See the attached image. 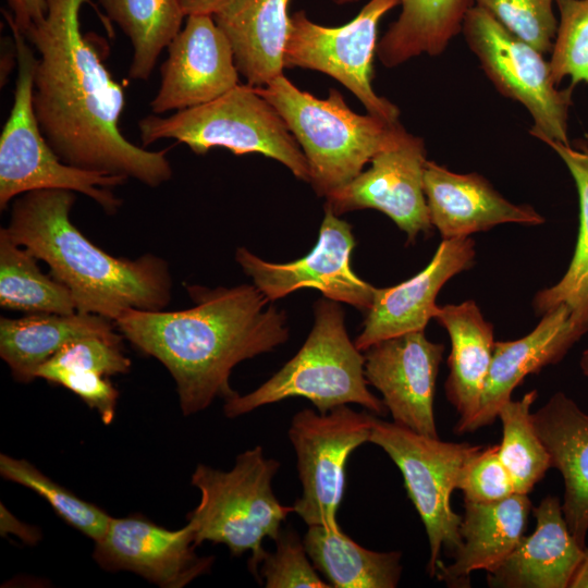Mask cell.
Returning <instances> with one entry per match:
<instances>
[{"label":"cell","instance_id":"obj_1","mask_svg":"<svg viewBox=\"0 0 588 588\" xmlns=\"http://www.w3.org/2000/svg\"><path fill=\"white\" fill-rule=\"evenodd\" d=\"M46 2V16L24 37L39 57L33 103L48 144L61 160L81 169L135 179L149 187L170 181L168 149L147 150L120 131L123 87L103 64L89 35L81 30V8L91 1Z\"/></svg>","mask_w":588,"mask_h":588},{"label":"cell","instance_id":"obj_2","mask_svg":"<svg viewBox=\"0 0 588 588\" xmlns=\"http://www.w3.org/2000/svg\"><path fill=\"white\" fill-rule=\"evenodd\" d=\"M187 291L195 302L192 308L128 309L114 321L134 347L168 369L184 416L206 409L217 397L235 396L233 368L289 338L285 311L269 304L254 284L193 285Z\"/></svg>","mask_w":588,"mask_h":588},{"label":"cell","instance_id":"obj_3","mask_svg":"<svg viewBox=\"0 0 588 588\" xmlns=\"http://www.w3.org/2000/svg\"><path fill=\"white\" fill-rule=\"evenodd\" d=\"M76 197L65 189L17 196L7 226L11 240L46 262L72 293L76 311L113 322L128 309L162 310L171 301L168 262L152 254L114 257L89 241L71 221Z\"/></svg>","mask_w":588,"mask_h":588},{"label":"cell","instance_id":"obj_4","mask_svg":"<svg viewBox=\"0 0 588 588\" xmlns=\"http://www.w3.org/2000/svg\"><path fill=\"white\" fill-rule=\"evenodd\" d=\"M351 341L339 302L322 298L315 304V323L304 345L259 388L225 401L228 418L253 412L289 397H305L319 413L355 403L383 416L387 407L368 389L365 356Z\"/></svg>","mask_w":588,"mask_h":588},{"label":"cell","instance_id":"obj_5","mask_svg":"<svg viewBox=\"0 0 588 588\" xmlns=\"http://www.w3.org/2000/svg\"><path fill=\"white\" fill-rule=\"evenodd\" d=\"M255 88L278 110L299 144L308 163V183L321 197L354 180L397 123L354 112L333 88L327 98H317L284 74Z\"/></svg>","mask_w":588,"mask_h":588},{"label":"cell","instance_id":"obj_6","mask_svg":"<svg viewBox=\"0 0 588 588\" xmlns=\"http://www.w3.org/2000/svg\"><path fill=\"white\" fill-rule=\"evenodd\" d=\"M280 467L266 458L257 445L237 455L230 470L197 465L191 482L200 491V502L187 515L195 546L205 541L223 543L233 556L252 553L248 568L259 580L266 538L277 540L281 525L293 506L282 505L271 482Z\"/></svg>","mask_w":588,"mask_h":588},{"label":"cell","instance_id":"obj_7","mask_svg":"<svg viewBox=\"0 0 588 588\" xmlns=\"http://www.w3.org/2000/svg\"><path fill=\"white\" fill-rule=\"evenodd\" d=\"M144 147L171 138L194 154L223 147L234 155L260 154L309 181L306 157L278 110L248 84H238L217 99L168 117L149 114L138 121Z\"/></svg>","mask_w":588,"mask_h":588},{"label":"cell","instance_id":"obj_8","mask_svg":"<svg viewBox=\"0 0 588 588\" xmlns=\"http://www.w3.org/2000/svg\"><path fill=\"white\" fill-rule=\"evenodd\" d=\"M16 47L17 77L13 105L0 136V208L17 196L38 189H65L86 195L108 215L121 199L112 188L127 179L65 163L42 135L34 110L33 91L37 58L28 41L8 23Z\"/></svg>","mask_w":588,"mask_h":588},{"label":"cell","instance_id":"obj_9","mask_svg":"<svg viewBox=\"0 0 588 588\" xmlns=\"http://www.w3.org/2000/svg\"><path fill=\"white\" fill-rule=\"evenodd\" d=\"M369 442L381 448L402 473L426 529L430 548L427 572L434 577L442 549L454 555L462 544V516L452 510L450 500L463 466L482 445L441 441L378 418Z\"/></svg>","mask_w":588,"mask_h":588},{"label":"cell","instance_id":"obj_10","mask_svg":"<svg viewBox=\"0 0 588 588\" xmlns=\"http://www.w3.org/2000/svg\"><path fill=\"white\" fill-rule=\"evenodd\" d=\"M462 30L497 89L531 114L530 134L542 142L569 143L567 120L573 87L556 88L550 62L542 53L477 5L467 11Z\"/></svg>","mask_w":588,"mask_h":588},{"label":"cell","instance_id":"obj_11","mask_svg":"<svg viewBox=\"0 0 588 588\" xmlns=\"http://www.w3.org/2000/svg\"><path fill=\"white\" fill-rule=\"evenodd\" d=\"M377 417L340 405L327 413H296L289 438L297 457L302 494L292 505L307 526L336 528L350 455L369 442Z\"/></svg>","mask_w":588,"mask_h":588},{"label":"cell","instance_id":"obj_12","mask_svg":"<svg viewBox=\"0 0 588 588\" xmlns=\"http://www.w3.org/2000/svg\"><path fill=\"white\" fill-rule=\"evenodd\" d=\"M401 0H369L356 17L338 27L310 21L304 11L290 16L283 53L284 69L302 68L330 75L364 105L367 112L389 123L399 122V108L372 88L377 27Z\"/></svg>","mask_w":588,"mask_h":588},{"label":"cell","instance_id":"obj_13","mask_svg":"<svg viewBox=\"0 0 588 588\" xmlns=\"http://www.w3.org/2000/svg\"><path fill=\"white\" fill-rule=\"evenodd\" d=\"M342 188L326 197L334 215L357 209H377L391 218L414 243L432 226L424 191L426 148L424 140L397 122L384 146Z\"/></svg>","mask_w":588,"mask_h":588},{"label":"cell","instance_id":"obj_14","mask_svg":"<svg viewBox=\"0 0 588 588\" xmlns=\"http://www.w3.org/2000/svg\"><path fill=\"white\" fill-rule=\"evenodd\" d=\"M354 246L352 226L324 206L318 241L306 256L286 264H274L240 247L235 259L270 302L298 289L311 287L327 298L350 304L367 313L376 287L360 279L351 268L350 258Z\"/></svg>","mask_w":588,"mask_h":588},{"label":"cell","instance_id":"obj_15","mask_svg":"<svg viewBox=\"0 0 588 588\" xmlns=\"http://www.w3.org/2000/svg\"><path fill=\"white\" fill-rule=\"evenodd\" d=\"M167 48L160 86L150 101L154 114L210 102L240 84L232 46L212 15H187Z\"/></svg>","mask_w":588,"mask_h":588},{"label":"cell","instance_id":"obj_16","mask_svg":"<svg viewBox=\"0 0 588 588\" xmlns=\"http://www.w3.org/2000/svg\"><path fill=\"white\" fill-rule=\"evenodd\" d=\"M365 377L382 394L393 422L438 438L433 402L444 345L422 331L378 342L365 351Z\"/></svg>","mask_w":588,"mask_h":588},{"label":"cell","instance_id":"obj_17","mask_svg":"<svg viewBox=\"0 0 588 588\" xmlns=\"http://www.w3.org/2000/svg\"><path fill=\"white\" fill-rule=\"evenodd\" d=\"M195 547L189 523L170 530L139 515L111 517L93 558L107 571H128L162 588H182L213 562L212 556L196 555Z\"/></svg>","mask_w":588,"mask_h":588},{"label":"cell","instance_id":"obj_18","mask_svg":"<svg viewBox=\"0 0 588 588\" xmlns=\"http://www.w3.org/2000/svg\"><path fill=\"white\" fill-rule=\"evenodd\" d=\"M587 332L588 303L578 307L560 304L544 313L527 335L495 342L480 406L466 432L490 426L526 376L559 363Z\"/></svg>","mask_w":588,"mask_h":588},{"label":"cell","instance_id":"obj_19","mask_svg":"<svg viewBox=\"0 0 588 588\" xmlns=\"http://www.w3.org/2000/svg\"><path fill=\"white\" fill-rule=\"evenodd\" d=\"M474 257V241L469 236L446 238L419 273L394 286L376 287L363 330L354 342L356 347L366 351L383 340L422 331L434 318L440 289L452 277L468 269Z\"/></svg>","mask_w":588,"mask_h":588},{"label":"cell","instance_id":"obj_20","mask_svg":"<svg viewBox=\"0 0 588 588\" xmlns=\"http://www.w3.org/2000/svg\"><path fill=\"white\" fill-rule=\"evenodd\" d=\"M424 191L431 224L443 240L467 237L502 223L538 225L544 219L528 205H515L477 173L458 174L426 162Z\"/></svg>","mask_w":588,"mask_h":588},{"label":"cell","instance_id":"obj_21","mask_svg":"<svg viewBox=\"0 0 588 588\" xmlns=\"http://www.w3.org/2000/svg\"><path fill=\"white\" fill-rule=\"evenodd\" d=\"M532 514L534 532L523 536L511 555L488 573L490 587L568 588L585 548L572 535L559 498L547 495Z\"/></svg>","mask_w":588,"mask_h":588},{"label":"cell","instance_id":"obj_22","mask_svg":"<svg viewBox=\"0 0 588 588\" xmlns=\"http://www.w3.org/2000/svg\"><path fill=\"white\" fill-rule=\"evenodd\" d=\"M536 430L547 448L551 468L564 481L562 511L581 547L588 532V414L563 392L554 393L532 413Z\"/></svg>","mask_w":588,"mask_h":588},{"label":"cell","instance_id":"obj_23","mask_svg":"<svg viewBox=\"0 0 588 588\" xmlns=\"http://www.w3.org/2000/svg\"><path fill=\"white\" fill-rule=\"evenodd\" d=\"M460 526L462 544L450 565H438L436 577L451 587L468 586L475 571L490 573L514 551L531 510L528 494L513 493L489 503L465 502Z\"/></svg>","mask_w":588,"mask_h":588},{"label":"cell","instance_id":"obj_24","mask_svg":"<svg viewBox=\"0 0 588 588\" xmlns=\"http://www.w3.org/2000/svg\"><path fill=\"white\" fill-rule=\"evenodd\" d=\"M290 0H233L213 20L226 35L240 75L255 87L283 74Z\"/></svg>","mask_w":588,"mask_h":588},{"label":"cell","instance_id":"obj_25","mask_svg":"<svg viewBox=\"0 0 588 588\" xmlns=\"http://www.w3.org/2000/svg\"><path fill=\"white\" fill-rule=\"evenodd\" d=\"M434 318L450 335L445 393L460 416L454 431L464 433L480 406L495 343L493 327L473 301L438 306Z\"/></svg>","mask_w":588,"mask_h":588},{"label":"cell","instance_id":"obj_26","mask_svg":"<svg viewBox=\"0 0 588 588\" xmlns=\"http://www.w3.org/2000/svg\"><path fill=\"white\" fill-rule=\"evenodd\" d=\"M112 320L95 314H30L0 319V356L13 378L23 383L36 379L37 369L72 341L85 336L121 340Z\"/></svg>","mask_w":588,"mask_h":588},{"label":"cell","instance_id":"obj_27","mask_svg":"<svg viewBox=\"0 0 588 588\" xmlns=\"http://www.w3.org/2000/svg\"><path fill=\"white\" fill-rule=\"evenodd\" d=\"M336 4L357 0H332ZM402 11L377 45L387 68L397 66L422 53L438 56L462 30L473 0H401Z\"/></svg>","mask_w":588,"mask_h":588},{"label":"cell","instance_id":"obj_28","mask_svg":"<svg viewBox=\"0 0 588 588\" xmlns=\"http://www.w3.org/2000/svg\"><path fill=\"white\" fill-rule=\"evenodd\" d=\"M317 568L335 588H394L399 585L402 565L397 551L368 550L340 527L308 526L303 539Z\"/></svg>","mask_w":588,"mask_h":588},{"label":"cell","instance_id":"obj_29","mask_svg":"<svg viewBox=\"0 0 588 588\" xmlns=\"http://www.w3.org/2000/svg\"><path fill=\"white\" fill-rule=\"evenodd\" d=\"M109 22L128 37L133 56L128 77L147 81L161 51L182 29L180 0H98Z\"/></svg>","mask_w":588,"mask_h":588},{"label":"cell","instance_id":"obj_30","mask_svg":"<svg viewBox=\"0 0 588 588\" xmlns=\"http://www.w3.org/2000/svg\"><path fill=\"white\" fill-rule=\"evenodd\" d=\"M37 260L0 229V306L27 315L76 313L71 291L42 273Z\"/></svg>","mask_w":588,"mask_h":588},{"label":"cell","instance_id":"obj_31","mask_svg":"<svg viewBox=\"0 0 588 588\" xmlns=\"http://www.w3.org/2000/svg\"><path fill=\"white\" fill-rule=\"evenodd\" d=\"M568 168L579 196V232L574 256L567 271L554 285L540 291L534 306L543 315L560 304L573 307L588 303V135L574 146L569 143L544 140Z\"/></svg>","mask_w":588,"mask_h":588},{"label":"cell","instance_id":"obj_32","mask_svg":"<svg viewBox=\"0 0 588 588\" xmlns=\"http://www.w3.org/2000/svg\"><path fill=\"white\" fill-rule=\"evenodd\" d=\"M537 391L506 402L499 411L502 440L499 455L516 493L528 494L551 468V458L532 419L531 405Z\"/></svg>","mask_w":588,"mask_h":588},{"label":"cell","instance_id":"obj_33","mask_svg":"<svg viewBox=\"0 0 588 588\" xmlns=\"http://www.w3.org/2000/svg\"><path fill=\"white\" fill-rule=\"evenodd\" d=\"M0 474L45 499L66 524L95 542L107 531L111 517L97 505L86 502L60 486L25 460L0 455Z\"/></svg>","mask_w":588,"mask_h":588},{"label":"cell","instance_id":"obj_34","mask_svg":"<svg viewBox=\"0 0 588 588\" xmlns=\"http://www.w3.org/2000/svg\"><path fill=\"white\" fill-rule=\"evenodd\" d=\"M560 22L550 62L555 85L571 77L572 87L588 84V0H556Z\"/></svg>","mask_w":588,"mask_h":588},{"label":"cell","instance_id":"obj_35","mask_svg":"<svg viewBox=\"0 0 588 588\" xmlns=\"http://www.w3.org/2000/svg\"><path fill=\"white\" fill-rule=\"evenodd\" d=\"M553 0H473L541 53L552 51L558 25Z\"/></svg>","mask_w":588,"mask_h":588},{"label":"cell","instance_id":"obj_36","mask_svg":"<svg viewBox=\"0 0 588 588\" xmlns=\"http://www.w3.org/2000/svg\"><path fill=\"white\" fill-rule=\"evenodd\" d=\"M277 549L267 552L259 569V581L267 588L331 587L313 564L303 540L294 530H281Z\"/></svg>","mask_w":588,"mask_h":588},{"label":"cell","instance_id":"obj_37","mask_svg":"<svg viewBox=\"0 0 588 588\" xmlns=\"http://www.w3.org/2000/svg\"><path fill=\"white\" fill-rule=\"evenodd\" d=\"M131 360L121 348V340L85 336L70 342L36 371L71 370L97 372L102 376L127 373Z\"/></svg>","mask_w":588,"mask_h":588},{"label":"cell","instance_id":"obj_38","mask_svg":"<svg viewBox=\"0 0 588 588\" xmlns=\"http://www.w3.org/2000/svg\"><path fill=\"white\" fill-rule=\"evenodd\" d=\"M456 489L465 502L489 503L503 500L515 493L512 479L504 467L499 444L482 446L463 466Z\"/></svg>","mask_w":588,"mask_h":588},{"label":"cell","instance_id":"obj_39","mask_svg":"<svg viewBox=\"0 0 588 588\" xmlns=\"http://www.w3.org/2000/svg\"><path fill=\"white\" fill-rule=\"evenodd\" d=\"M37 378L72 391L99 414L105 425L112 422L119 392L106 376L87 371L47 370L39 372Z\"/></svg>","mask_w":588,"mask_h":588},{"label":"cell","instance_id":"obj_40","mask_svg":"<svg viewBox=\"0 0 588 588\" xmlns=\"http://www.w3.org/2000/svg\"><path fill=\"white\" fill-rule=\"evenodd\" d=\"M9 11H3L7 22L11 23L22 35L35 23L41 21L47 13L46 0H7Z\"/></svg>","mask_w":588,"mask_h":588},{"label":"cell","instance_id":"obj_41","mask_svg":"<svg viewBox=\"0 0 588 588\" xmlns=\"http://www.w3.org/2000/svg\"><path fill=\"white\" fill-rule=\"evenodd\" d=\"M0 514L1 535L13 534L28 544L40 540V531L36 527L20 522L3 504L0 506Z\"/></svg>","mask_w":588,"mask_h":588},{"label":"cell","instance_id":"obj_42","mask_svg":"<svg viewBox=\"0 0 588 588\" xmlns=\"http://www.w3.org/2000/svg\"><path fill=\"white\" fill-rule=\"evenodd\" d=\"M233 0H180L184 14H207L213 15L226 5H229Z\"/></svg>","mask_w":588,"mask_h":588},{"label":"cell","instance_id":"obj_43","mask_svg":"<svg viewBox=\"0 0 588 588\" xmlns=\"http://www.w3.org/2000/svg\"><path fill=\"white\" fill-rule=\"evenodd\" d=\"M568 588H588V548L585 547L584 555L576 567Z\"/></svg>","mask_w":588,"mask_h":588},{"label":"cell","instance_id":"obj_44","mask_svg":"<svg viewBox=\"0 0 588 588\" xmlns=\"http://www.w3.org/2000/svg\"><path fill=\"white\" fill-rule=\"evenodd\" d=\"M579 365L583 373L588 378V347L583 352Z\"/></svg>","mask_w":588,"mask_h":588}]
</instances>
